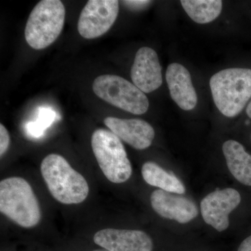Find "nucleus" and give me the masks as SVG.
I'll list each match as a JSON object with an SVG mask.
<instances>
[{"label": "nucleus", "mask_w": 251, "mask_h": 251, "mask_svg": "<svg viewBox=\"0 0 251 251\" xmlns=\"http://www.w3.org/2000/svg\"><path fill=\"white\" fill-rule=\"evenodd\" d=\"M94 242L109 251H152L153 242L140 230L107 228L94 234Z\"/></svg>", "instance_id": "nucleus-9"}, {"label": "nucleus", "mask_w": 251, "mask_h": 251, "mask_svg": "<svg viewBox=\"0 0 251 251\" xmlns=\"http://www.w3.org/2000/svg\"><path fill=\"white\" fill-rule=\"evenodd\" d=\"M0 211L18 226L31 228L41 219L40 205L30 184L22 177L0 182Z\"/></svg>", "instance_id": "nucleus-3"}, {"label": "nucleus", "mask_w": 251, "mask_h": 251, "mask_svg": "<svg viewBox=\"0 0 251 251\" xmlns=\"http://www.w3.org/2000/svg\"><path fill=\"white\" fill-rule=\"evenodd\" d=\"M56 113L51 108H40L38 110V119L36 122L43 129L46 130L55 120Z\"/></svg>", "instance_id": "nucleus-17"}, {"label": "nucleus", "mask_w": 251, "mask_h": 251, "mask_svg": "<svg viewBox=\"0 0 251 251\" xmlns=\"http://www.w3.org/2000/svg\"><path fill=\"white\" fill-rule=\"evenodd\" d=\"M133 84L144 93H151L163 83L161 67L156 51L143 47L135 54L130 71Z\"/></svg>", "instance_id": "nucleus-10"}, {"label": "nucleus", "mask_w": 251, "mask_h": 251, "mask_svg": "<svg viewBox=\"0 0 251 251\" xmlns=\"http://www.w3.org/2000/svg\"><path fill=\"white\" fill-rule=\"evenodd\" d=\"M247 114L249 118L251 119V99L247 108Z\"/></svg>", "instance_id": "nucleus-22"}, {"label": "nucleus", "mask_w": 251, "mask_h": 251, "mask_svg": "<svg viewBox=\"0 0 251 251\" xmlns=\"http://www.w3.org/2000/svg\"><path fill=\"white\" fill-rule=\"evenodd\" d=\"M41 173L52 197L62 204H80L88 196L87 180L61 155L51 153L45 157Z\"/></svg>", "instance_id": "nucleus-1"}, {"label": "nucleus", "mask_w": 251, "mask_h": 251, "mask_svg": "<svg viewBox=\"0 0 251 251\" xmlns=\"http://www.w3.org/2000/svg\"><path fill=\"white\" fill-rule=\"evenodd\" d=\"M181 4L188 16L199 24L212 22L222 11L220 0H182Z\"/></svg>", "instance_id": "nucleus-16"}, {"label": "nucleus", "mask_w": 251, "mask_h": 251, "mask_svg": "<svg viewBox=\"0 0 251 251\" xmlns=\"http://www.w3.org/2000/svg\"><path fill=\"white\" fill-rule=\"evenodd\" d=\"M65 8L59 0H42L28 18L25 36L33 49L42 50L53 44L64 27Z\"/></svg>", "instance_id": "nucleus-4"}, {"label": "nucleus", "mask_w": 251, "mask_h": 251, "mask_svg": "<svg viewBox=\"0 0 251 251\" xmlns=\"http://www.w3.org/2000/svg\"><path fill=\"white\" fill-rule=\"evenodd\" d=\"M151 206L158 215L174 220L181 224H187L197 217L198 206L191 200L158 189L151 193Z\"/></svg>", "instance_id": "nucleus-11"}, {"label": "nucleus", "mask_w": 251, "mask_h": 251, "mask_svg": "<svg viewBox=\"0 0 251 251\" xmlns=\"http://www.w3.org/2000/svg\"><path fill=\"white\" fill-rule=\"evenodd\" d=\"M209 85L219 111L227 117L237 116L251 99V69H224L211 77Z\"/></svg>", "instance_id": "nucleus-2"}, {"label": "nucleus", "mask_w": 251, "mask_h": 251, "mask_svg": "<svg viewBox=\"0 0 251 251\" xmlns=\"http://www.w3.org/2000/svg\"><path fill=\"white\" fill-rule=\"evenodd\" d=\"M166 77L171 98L178 106L184 110L195 108L198 96L188 69L178 63H173L167 69Z\"/></svg>", "instance_id": "nucleus-13"}, {"label": "nucleus", "mask_w": 251, "mask_h": 251, "mask_svg": "<svg viewBox=\"0 0 251 251\" xmlns=\"http://www.w3.org/2000/svg\"><path fill=\"white\" fill-rule=\"evenodd\" d=\"M117 0H90L81 11L77 30L82 37L93 39L109 31L119 14Z\"/></svg>", "instance_id": "nucleus-7"}, {"label": "nucleus", "mask_w": 251, "mask_h": 251, "mask_svg": "<svg viewBox=\"0 0 251 251\" xmlns=\"http://www.w3.org/2000/svg\"><path fill=\"white\" fill-rule=\"evenodd\" d=\"M222 150L231 174L239 182L251 186V155L235 140L226 141Z\"/></svg>", "instance_id": "nucleus-14"}, {"label": "nucleus", "mask_w": 251, "mask_h": 251, "mask_svg": "<svg viewBox=\"0 0 251 251\" xmlns=\"http://www.w3.org/2000/svg\"><path fill=\"white\" fill-rule=\"evenodd\" d=\"M25 128L27 134L32 138H39V137L42 136L45 131V130L43 129L36 122H29L26 125Z\"/></svg>", "instance_id": "nucleus-19"}, {"label": "nucleus", "mask_w": 251, "mask_h": 251, "mask_svg": "<svg viewBox=\"0 0 251 251\" xmlns=\"http://www.w3.org/2000/svg\"><path fill=\"white\" fill-rule=\"evenodd\" d=\"M142 175L148 184L167 192L177 194H184L186 192L184 185L178 177L171 173H168L154 162L144 163L142 167Z\"/></svg>", "instance_id": "nucleus-15"}, {"label": "nucleus", "mask_w": 251, "mask_h": 251, "mask_svg": "<svg viewBox=\"0 0 251 251\" xmlns=\"http://www.w3.org/2000/svg\"><path fill=\"white\" fill-rule=\"evenodd\" d=\"M92 148L105 177L115 184L129 179L131 163L120 138L110 130L99 128L92 136Z\"/></svg>", "instance_id": "nucleus-5"}, {"label": "nucleus", "mask_w": 251, "mask_h": 251, "mask_svg": "<svg viewBox=\"0 0 251 251\" xmlns=\"http://www.w3.org/2000/svg\"><path fill=\"white\" fill-rule=\"evenodd\" d=\"M93 251H109L105 250V249H98V250H94Z\"/></svg>", "instance_id": "nucleus-23"}, {"label": "nucleus", "mask_w": 251, "mask_h": 251, "mask_svg": "<svg viewBox=\"0 0 251 251\" xmlns=\"http://www.w3.org/2000/svg\"><path fill=\"white\" fill-rule=\"evenodd\" d=\"M242 198L237 190L225 188L208 194L201 201V210L206 224L219 232L229 226V215L240 204Z\"/></svg>", "instance_id": "nucleus-8"}, {"label": "nucleus", "mask_w": 251, "mask_h": 251, "mask_svg": "<svg viewBox=\"0 0 251 251\" xmlns=\"http://www.w3.org/2000/svg\"><path fill=\"white\" fill-rule=\"evenodd\" d=\"M10 136L9 132L3 125H0V156H2L9 148Z\"/></svg>", "instance_id": "nucleus-18"}, {"label": "nucleus", "mask_w": 251, "mask_h": 251, "mask_svg": "<svg viewBox=\"0 0 251 251\" xmlns=\"http://www.w3.org/2000/svg\"><path fill=\"white\" fill-rule=\"evenodd\" d=\"M92 89L99 98L125 111L134 115H143L148 111V97L134 84L123 77L100 75L94 80Z\"/></svg>", "instance_id": "nucleus-6"}, {"label": "nucleus", "mask_w": 251, "mask_h": 251, "mask_svg": "<svg viewBox=\"0 0 251 251\" xmlns=\"http://www.w3.org/2000/svg\"><path fill=\"white\" fill-rule=\"evenodd\" d=\"M238 251H251V236L243 241Z\"/></svg>", "instance_id": "nucleus-21"}, {"label": "nucleus", "mask_w": 251, "mask_h": 251, "mask_svg": "<svg viewBox=\"0 0 251 251\" xmlns=\"http://www.w3.org/2000/svg\"><path fill=\"white\" fill-rule=\"evenodd\" d=\"M122 2L130 9L140 10L147 7L151 1H144V0H132V1H123Z\"/></svg>", "instance_id": "nucleus-20"}, {"label": "nucleus", "mask_w": 251, "mask_h": 251, "mask_svg": "<svg viewBox=\"0 0 251 251\" xmlns=\"http://www.w3.org/2000/svg\"><path fill=\"white\" fill-rule=\"evenodd\" d=\"M104 124L120 140L136 150L148 148L154 139V129L145 120L108 117L104 120Z\"/></svg>", "instance_id": "nucleus-12"}]
</instances>
